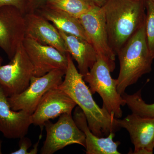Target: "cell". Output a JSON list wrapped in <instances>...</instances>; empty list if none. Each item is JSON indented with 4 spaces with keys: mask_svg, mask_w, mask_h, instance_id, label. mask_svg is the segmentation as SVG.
Here are the masks:
<instances>
[{
    "mask_svg": "<svg viewBox=\"0 0 154 154\" xmlns=\"http://www.w3.org/2000/svg\"><path fill=\"white\" fill-rule=\"evenodd\" d=\"M67 56L68 66L64 79L58 87L81 108L85 116L89 128L94 134L104 137L110 133H115L119 128L116 118L103 106L99 107L96 104L83 76L75 66L71 56L69 53Z\"/></svg>",
    "mask_w": 154,
    "mask_h": 154,
    "instance_id": "obj_1",
    "label": "cell"
},
{
    "mask_svg": "<svg viewBox=\"0 0 154 154\" xmlns=\"http://www.w3.org/2000/svg\"><path fill=\"white\" fill-rule=\"evenodd\" d=\"M143 0H107L101 7L110 47L117 54L145 22Z\"/></svg>",
    "mask_w": 154,
    "mask_h": 154,
    "instance_id": "obj_2",
    "label": "cell"
},
{
    "mask_svg": "<svg viewBox=\"0 0 154 154\" xmlns=\"http://www.w3.org/2000/svg\"><path fill=\"white\" fill-rule=\"evenodd\" d=\"M116 54L120 66L116 79L117 89L119 94L122 95L129 86L134 85L143 75L152 71L154 57L147 43L145 22Z\"/></svg>",
    "mask_w": 154,
    "mask_h": 154,
    "instance_id": "obj_3",
    "label": "cell"
},
{
    "mask_svg": "<svg viewBox=\"0 0 154 154\" xmlns=\"http://www.w3.org/2000/svg\"><path fill=\"white\" fill-rule=\"evenodd\" d=\"M111 71L107 63L97 56V60L88 73L83 77L88 83L91 93L99 94L103 101V106L116 118H121V107L126 105L122 96L119 94L117 81L111 77Z\"/></svg>",
    "mask_w": 154,
    "mask_h": 154,
    "instance_id": "obj_4",
    "label": "cell"
},
{
    "mask_svg": "<svg viewBox=\"0 0 154 154\" xmlns=\"http://www.w3.org/2000/svg\"><path fill=\"white\" fill-rule=\"evenodd\" d=\"M33 76V66L22 42L11 62L0 64V86L7 97H10L25 91Z\"/></svg>",
    "mask_w": 154,
    "mask_h": 154,
    "instance_id": "obj_5",
    "label": "cell"
},
{
    "mask_svg": "<svg viewBox=\"0 0 154 154\" xmlns=\"http://www.w3.org/2000/svg\"><path fill=\"white\" fill-rule=\"evenodd\" d=\"M46 137L41 154H53L67 146L77 144L85 147V136L77 126L72 113H64L55 123H45Z\"/></svg>",
    "mask_w": 154,
    "mask_h": 154,
    "instance_id": "obj_6",
    "label": "cell"
},
{
    "mask_svg": "<svg viewBox=\"0 0 154 154\" xmlns=\"http://www.w3.org/2000/svg\"><path fill=\"white\" fill-rule=\"evenodd\" d=\"M65 73V71L55 69L42 76H33L25 91L8 97L11 109L16 111L24 110L32 115L46 93L62 83Z\"/></svg>",
    "mask_w": 154,
    "mask_h": 154,
    "instance_id": "obj_7",
    "label": "cell"
},
{
    "mask_svg": "<svg viewBox=\"0 0 154 154\" xmlns=\"http://www.w3.org/2000/svg\"><path fill=\"white\" fill-rule=\"evenodd\" d=\"M89 42L113 72L115 68V53L110 47L104 13L101 7L94 5L79 18Z\"/></svg>",
    "mask_w": 154,
    "mask_h": 154,
    "instance_id": "obj_8",
    "label": "cell"
},
{
    "mask_svg": "<svg viewBox=\"0 0 154 154\" xmlns=\"http://www.w3.org/2000/svg\"><path fill=\"white\" fill-rule=\"evenodd\" d=\"M25 37V14L13 6L0 7V48L10 60Z\"/></svg>",
    "mask_w": 154,
    "mask_h": 154,
    "instance_id": "obj_9",
    "label": "cell"
},
{
    "mask_svg": "<svg viewBox=\"0 0 154 154\" xmlns=\"http://www.w3.org/2000/svg\"><path fill=\"white\" fill-rule=\"evenodd\" d=\"M23 44L33 65L35 76H42L55 69L66 72L67 53H63L55 48L42 44L28 37L24 38Z\"/></svg>",
    "mask_w": 154,
    "mask_h": 154,
    "instance_id": "obj_10",
    "label": "cell"
},
{
    "mask_svg": "<svg viewBox=\"0 0 154 154\" xmlns=\"http://www.w3.org/2000/svg\"><path fill=\"white\" fill-rule=\"evenodd\" d=\"M119 127L128 131L134 146L132 154H152L154 149V118L132 113L123 119L116 118Z\"/></svg>",
    "mask_w": 154,
    "mask_h": 154,
    "instance_id": "obj_11",
    "label": "cell"
},
{
    "mask_svg": "<svg viewBox=\"0 0 154 154\" xmlns=\"http://www.w3.org/2000/svg\"><path fill=\"white\" fill-rule=\"evenodd\" d=\"M58 86L51 89L42 97L31 115L32 124L42 127L50 119L64 113H72L76 104Z\"/></svg>",
    "mask_w": 154,
    "mask_h": 154,
    "instance_id": "obj_12",
    "label": "cell"
},
{
    "mask_svg": "<svg viewBox=\"0 0 154 154\" xmlns=\"http://www.w3.org/2000/svg\"><path fill=\"white\" fill-rule=\"evenodd\" d=\"M25 37L32 38L42 44L52 46L63 53H68L59 31L49 21L34 12L25 14Z\"/></svg>",
    "mask_w": 154,
    "mask_h": 154,
    "instance_id": "obj_13",
    "label": "cell"
},
{
    "mask_svg": "<svg viewBox=\"0 0 154 154\" xmlns=\"http://www.w3.org/2000/svg\"><path fill=\"white\" fill-rule=\"evenodd\" d=\"M8 98L0 86V132L9 139H20L27 134L32 124L31 114L12 110Z\"/></svg>",
    "mask_w": 154,
    "mask_h": 154,
    "instance_id": "obj_14",
    "label": "cell"
},
{
    "mask_svg": "<svg viewBox=\"0 0 154 154\" xmlns=\"http://www.w3.org/2000/svg\"><path fill=\"white\" fill-rule=\"evenodd\" d=\"M73 118L76 124L85 136L87 154H119L118 151L120 143L113 141L115 133L111 132L106 137H99L91 131L85 116L79 107H75Z\"/></svg>",
    "mask_w": 154,
    "mask_h": 154,
    "instance_id": "obj_15",
    "label": "cell"
},
{
    "mask_svg": "<svg viewBox=\"0 0 154 154\" xmlns=\"http://www.w3.org/2000/svg\"><path fill=\"white\" fill-rule=\"evenodd\" d=\"M59 31L64 41L67 52L76 61L78 71L84 77L97 60V54L94 47L86 39Z\"/></svg>",
    "mask_w": 154,
    "mask_h": 154,
    "instance_id": "obj_16",
    "label": "cell"
},
{
    "mask_svg": "<svg viewBox=\"0 0 154 154\" xmlns=\"http://www.w3.org/2000/svg\"><path fill=\"white\" fill-rule=\"evenodd\" d=\"M38 14L47 19L58 30L75 35L89 41L80 20L63 11L48 7L39 10Z\"/></svg>",
    "mask_w": 154,
    "mask_h": 154,
    "instance_id": "obj_17",
    "label": "cell"
},
{
    "mask_svg": "<svg viewBox=\"0 0 154 154\" xmlns=\"http://www.w3.org/2000/svg\"><path fill=\"white\" fill-rule=\"evenodd\" d=\"M48 7L80 18L94 5L86 0H47Z\"/></svg>",
    "mask_w": 154,
    "mask_h": 154,
    "instance_id": "obj_18",
    "label": "cell"
},
{
    "mask_svg": "<svg viewBox=\"0 0 154 154\" xmlns=\"http://www.w3.org/2000/svg\"><path fill=\"white\" fill-rule=\"evenodd\" d=\"M122 96L132 113L142 117L154 118V103L147 104L144 101L142 97L141 90L131 95L125 93Z\"/></svg>",
    "mask_w": 154,
    "mask_h": 154,
    "instance_id": "obj_19",
    "label": "cell"
},
{
    "mask_svg": "<svg viewBox=\"0 0 154 154\" xmlns=\"http://www.w3.org/2000/svg\"><path fill=\"white\" fill-rule=\"evenodd\" d=\"M145 18L146 39L151 54L154 57V1L146 0Z\"/></svg>",
    "mask_w": 154,
    "mask_h": 154,
    "instance_id": "obj_20",
    "label": "cell"
},
{
    "mask_svg": "<svg viewBox=\"0 0 154 154\" xmlns=\"http://www.w3.org/2000/svg\"><path fill=\"white\" fill-rule=\"evenodd\" d=\"M32 146V143L30 139L25 136L20 138L19 148L17 150L11 153V154H28V150Z\"/></svg>",
    "mask_w": 154,
    "mask_h": 154,
    "instance_id": "obj_21",
    "label": "cell"
},
{
    "mask_svg": "<svg viewBox=\"0 0 154 154\" xmlns=\"http://www.w3.org/2000/svg\"><path fill=\"white\" fill-rule=\"evenodd\" d=\"M11 6L15 7L25 14V8L24 0H0V7Z\"/></svg>",
    "mask_w": 154,
    "mask_h": 154,
    "instance_id": "obj_22",
    "label": "cell"
},
{
    "mask_svg": "<svg viewBox=\"0 0 154 154\" xmlns=\"http://www.w3.org/2000/svg\"><path fill=\"white\" fill-rule=\"evenodd\" d=\"M94 5L101 7L107 0H86Z\"/></svg>",
    "mask_w": 154,
    "mask_h": 154,
    "instance_id": "obj_23",
    "label": "cell"
},
{
    "mask_svg": "<svg viewBox=\"0 0 154 154\" xmlns=\"http://www.w3.org/2000/svg\"><path fill=\"white\" fill-rule=\"evenodd\" d=\"M41 137V136H40V138H39L38 142H37V143L33 146V148L31 149V150L29 152L28 154H36L37 153L38 144H39V140H40V137Z\"/></svg>",
    "mask_w": 154,
    "mask_h": 154,
    "instance_id": "obj_24",
    "label": "cell"
},
{
    "mask_svg": "<svg viewBox=\"0 0 154 154\" xmlns=\"http://www.w3.org/2000/svg\"><path fill=\"white\" fill-rule=\"evenodd\" d=\"M47 0H36V2L37 3H41L42 2H47Z\"/></svg>",
    "mask_w": 154,
    "mask_h": 154,
    "instance_id": "obj_25",
    "label": "cell"
},
{
    "mask_svg": "<svg viewBox=\"0 0 154 154\" xmlns=\"http://www.w3.org/2000/svg\"><path fill=\"white\" fill-rule=\"evenodd\" d=\"M3 58L2 57L0 56V64H2V63L3 62Z\"/></svg>",
    "mask_w": 154,
    "mask_h": 154,
    "instance_id": "obj_26",
    "label": "cell"
},
{
    "mask_svg": "<svg viewBox=\"0 0 154 154\" xmlns=\"http://www.w3.org/2000/svg\"><path fill=\"white\" fill-rule=\"evenodd\" d=\"M145 1H146V0H145ZM152 1H154V0H152Z\"/></svg>",
    "mask_w": 154,
    "mask_h": 154,
    "instance_id": "obj_27",
    "label": "cell"
}]
</instances>
